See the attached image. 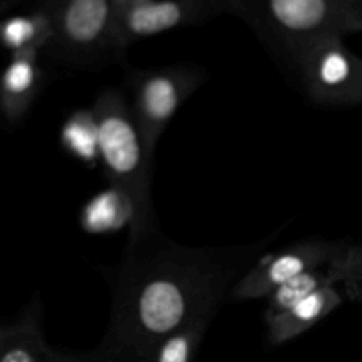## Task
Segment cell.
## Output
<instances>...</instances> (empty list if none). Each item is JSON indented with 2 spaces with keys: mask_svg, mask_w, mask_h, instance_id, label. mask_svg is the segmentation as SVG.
I'll list each match as a JSON object with an SVG mask.
<instances>
[{
  "mask_svg": "<svg viewBox=\"0 0 362 362\" xmlns=\"http://www.w3.org/2000/svg\"><path fill=\"white\" fill-rule=\"evenodd\" d=\"M271 239L209 250L180 246L159 225L129 232L103 343L151 357L156 345L177 329L205 315L214 317Z\"/></svg>",
  "mask_w": 362,
  "mask_h": 362,
  "instance_id": "1",
  "label": "cell"
},
{
  "mask_svg": "<svg viewBox=\"0 0 362 362\" xmlns=\"http://www.w3.org/2000/svg\"><path fill=\"white\" fill-rule=\"evenodd\" d=\"M230 13L246 21L265 48L290 71L327 37L362 32L359 18L341 0H228Z\"/></svg>",
  "mask_w": 362,
  "mask_h": 362,
  "instance_id": "2",
  "label": "cell"
},
{
  "mask_svg": "<svg viewBox=\"0 0 362 362\" xmlns=\"http://www.w3.org/2000/svg\"><path fill=\"white\" fill-rule=\"evenodd\" d=\"M92 110L99 127V165L112 186L126 191L136 216L129 232L159 225L152 204V158L145 147L129 101L117 88L98 94Z\"/></svg>",
  "mask_w": 362,
  "mask_h": 362,
  "instance_id": "3",
  "label": "cell"
},
{
  "mask_svg": "<svg viewBox=\"0 0 362 362\" xmlns=\"http://www.w3.org/2000/svg\"><path fill=\"white\" fill-rule=\"evenodd\" d=\"M46 11L52 18L48 48L60 62L95 69L126 55L112 0H49Z\"/></svg>",
  "mask_w": 362,
  "mask_h": 362,
  "instance_id": "4",
  "label": "cell"
},
{
  "mask_svg": "<svg viewBox=\"0 0 362 362\" xmlns=\"http://www.w3.org/2000/svg\"><path fill=\"white\" fill-rule=\"evenodd\" d=\"M202 81L204 73L198 67L180 64L156 69H131L127 73L131 112L152 158L163 131Z\"/></svg>",
  "mask_w": 362,
  "mask_h": 362,
  "instance_id": "5",
  "label": "cell"
},
{
  "mask_svg": "<svg viewBox=\"0 0 362 362\" xmlns=\"http://www.w3.org/2000/svg\"><path fill=\"white\" fill-rule=\"evenodd\" d=\"M311 101L329 106L362 105V57L343 37H327L308 49L293 69Z\"/></svg>",
  "mask_w": 362,
  "mask_h": 362,
  "instance_id": "6",
  "label": "cell"
},
{
  "mask_svg": "<svg viewBox=\"0 0 362 362\" xmlns=\"http://www.w3.org/2000/svg\"><path fill=\"white\" fill-rule=\"evenodd\" d=\"M349 244L343 240H300L276 255H264L255 262L230 290V299H267L290 279L318 267H331L345 257Z\"/></svg>",
  "mask_w": 362,
  "mask_h": 362,
  "instance_id": "7",
  "label": "cell"
},
{
  "mask_svg": "<svg viewBox=\"0 0 362 362\" xmlns=\"http://www.w3.org/2000/svg\"><path fill=\"white\" fill-rule=\"evenodd\" d=\"M230 13L228 0H147L117 13V30L124 48L152 35L204 23Z\"/></svg>",
  "mask_w": 362,
  "mask_h": 362,
  "instance_id": "8",
  "label": "cell"
},
{
  "mask_svg": "<svg viewBox=\"0 0 362 362\" xmlns=\"http://www.w3.org/2000/svg\"><path fill=\"white\" fill-rule=\"evenodd\" d=\"M341 293L336 290V285H329L311 293L306 299L297 303L290 310L283 311L278 317L265 320L267 325V343L271 346L283 345L292 341L297 336L304 334L311 327L324 320L327 315L338 310L341 304Z\"/></svg>",
  "mask_w": 362,
  "mask_h": 362,
  "instance_id": "9",
  "label": "cell"
},
{
  "mask_svg": "<svg viewBox=\"0 0 362 362\" xmlns=\"http://www.w3.org/2000/svg\"><path fill=\"white\" fill-rule=\"evenodd\" d=\"M42 83L39 52L13 55L0 74V108L9 120H20L34 103Z\"/></svg>",
  "mask_w": 362,
  "mask_h": 362,
  "instance_id": "10",
  "label": "cell"
},
{
  "mask_svg": "<svg viewBox=\"0 0 362 362\" xmlns=\"http://www.w3.org/2000/svg\"><path fill=\"white\" fill-rule=\"evenodd\" d=\"M136 216V207L129 194L110 184L83 205L80 212V225L88 233L119 232L131 226Z\"/></svg>",
  "mask_w": 362,
  "mask_h": 362,
  "instance_id": "11",
  "label": "cell"
},
{
  "mask_svg": "<svg viewBox=\"0 0 362 362\" xmlns=\"http://www.w3.org/2000/svg\"><path fill=\"white\" fill-rule=\"evenodd\" d=\"M48 352L37 308L25 313L18 324L0 327V362H46Z\"/></svg>",
  "mask_w": 362,
  "mask_h": 362,
  "instance_id": "12",
  "label": "cell"
},
{
  "mask_svg": "<svg viewBox=\"0 0 362 362\" xmlns=\"http://www.w3.org/2000/svg\"><path fill=\"white\" fill-rule=\"evenodd\" d=\"M52 18L46 9L34 14H18L0 23V42L13 55L25 52H39L49 45Z\"/></svg>",
  "mask_w": 362,
  "mask_h": 362,
  "instance_id": "13",
  "label": "cell"
},
{
  "mask_svg": "<svg viewBox=\"0 0 362 362\" xmlns=\"http://www.w3.org/2000/svg\"><path fill=\"white\" fill-rule=\"evenodd\" d=\"M339 264H341V262H339ZM339 264L331 265V267H318L310 272H304V274L290 279L285 285L279 286L278 290H274V292L267 297V306H265L264 313L265 320H271V318L278 317L283 311L290 310V308L296 306L297 303L306 299L311 293L318 292V290L324 288V286L341 283L338 269Z\"/></svg>",
  "mask_w": 362,
  "mask_h": 362,
  "instance_id": "14",
  "label": "cell"
},
{
  "mask_svg": "<svg viewBox=\"0 0 362 362\" xmlns=\"http://www.w3.org/2000/svg\"><path fill=\"white\" fill-rule=\"evenodd\" d=\"M60 145L69 156L87 166L99 163V127L92 108L76 110L60 129Z\"/></svg>",
  "mask_w": 362,
  "mask_h": 362,
  "instance_id": "15",
  "label": "cell"
},
{
  "mask_svg": "<svg viewBox=\"0 0 362 362\" xmlns=\"http://www.w3.org/2000/svg\"><path fill=\"white\" fill-rule=\"evenodd\" d=\"M212 318L205 315L166 336L152 350L151 362H193Z\"/></svg>",
  "mask_w": 362,
  "mask_h": 362,
  "instance_id": "16",
  "label": "cell"
},
{
  "mask_svg": "<svg viewBox=\"0 0 362 362\" xmlns=\"http://www.w3.org/2000/svg\"><path fill=\"white\" fill-rule=\"evenodd\" d=\"M339 279L345 286L361 285L362 283V243L349 246L341 264H339Z\"/></svg>",
  "mask_w": 362,
  "mask_h": 362,
  "instance_id": "17",
  "label": "cell"
},
{
  "mask_svg": "<svg viewBox=\"0 0 362 362\" xmlns=\"http://www.w3.org/2000/svg\"><path fill=\"white\" fill-rule=\"evenodd\" d=\"M95 362H151V357L138 356V354L126 352V350L113 349V346L101 343L95 350Z\"/></svg>",
  "mask_w": 362,
  "mask_h": 362,
  "instance_id": "18",
  "label": "cell"
},
{
  "mask_svg": "<svg viewBox=\"0 0 362 362\" xmlns=\"http://www.w3.org/2000/svg\"><path fill=\"white\" fill-rule=\"evenodd\" d=\"M46 362H95V354H66L49 349Z\"/></svg>",
  "mask_w": 362,
  "mask_h": 362,
  "instance_id": "19",
  "label": "cell"
},
{
  "mask_svg": "<svg viewBox=\"0 0 362 362\" xmlns=\"http://www.w3.org/2000/svg\"><path fill=\"white\" fill-rule=\"evenodd\" d=\"M141 2H147V0H112L113 9H115V14L122 13V11L129 9V7L136 6V4H141Z\"/></svg>",
  "mask_w": 362,
  "mask_h": 362,
  "instance_id": "20",
  "label": "cell"
},
{
  "mask_svg": "<svg viewBox=\"0 0 362 362\" xmlns=\"http://www.w3.org/2000/svg\"><path fill=\"white\" fill-rule=\"evenodd\" d=\"M341 2L345 4V6L349 7V9L352 11L357 18H359L361 23H362V0H341Z\"/></svg>",
  "mask_w": 362,
  "mask_h": 362,
  "instance_id": "21",
  "label": "cell"
},
{
  "mask_svg": "<svg viewBox=\"0 0 362 362\" xmlns=\"http://www.w3.org/2000/svg\"><path fill=\"white\" fill-rule=\"evenodd\" d=\"M346 292H349V296L352 297L354 300H359V303L362 304V283L361 285L346 286Z\"/></svg>",
  "mask_w": 362,
  "mask_h": 362,
  "instance_id": "22",
  "label": "cell"
}]
</instances>
